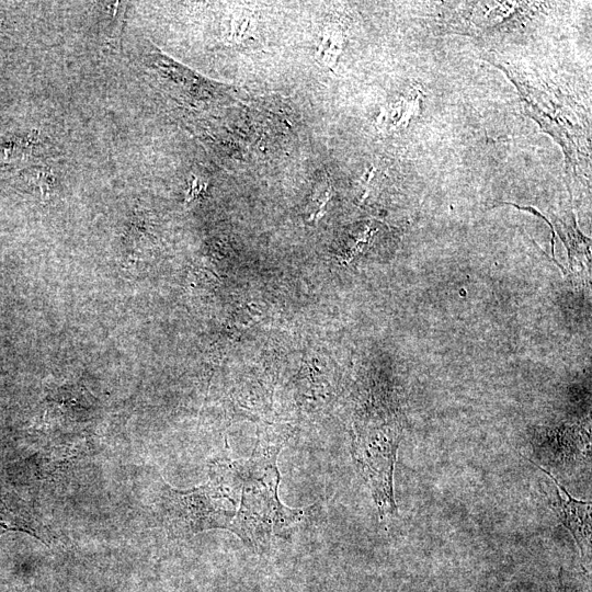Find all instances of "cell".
Wrapping results in <instances>:
<instances>
[{
  "label": "cell",
  "mask_w": 592,
  "mask_h": 592,
  "mask_svg": "<svg viewBox=\"0 0 592 592\" xmlns=\"http://www.w3.org/2000/svg\"><path fill=\"white\" fill-rule=\"evenodd\" d=\"M474 5L468 7L466 16L459 15L458 19L467 22L457 25L462 29L470 30H488L500 26L519 11L526 9L525 2H473Z\"/></svg>",
  "instance_id": "obj_5"
},
{
  "label": "cell",
  "mask_w": 592,
  "mask_h": 592,
  "mask_svg": "<svg viewBox=\"0 0 592 592\" xmlns=\"http://www.w3.org/2000/svg\"><path fill=\"white\" fill-rule=\"evenodd\" d=\"M22 522L12 516L7 508H0V535L9 530H22Z\"/></svg>",
  "instance_id": "obj_10"
},
{
  "label": "cell",
  "mask_w": 592,
  "mask_h": 592,
  "mask_svg": "<svg viewBox=\"0 0 592 592\" xmlns=\"http://www.w3.org/2000/svg\"><path fill=\"white\" fill-rule=\"evenodd\" d=\"M251 20L248 15L235 16L231 21L228 38L232 44H240L249 32Z\"/></svg>",
  "instance_id": "obj_9"
},
{
  "label": "cell",
  "mask_w": 592,
  "mask_h": 592,
  "mask_svg": "<svg viewBox=\"0 0 592 592\" xmlns=\"http://www.w3.org/2000/svg\"><path fill=\"white\" fill-rule=\"evenodd\" d=\"M236 504L237 501L214 480L189 491L168 488L162 500L163 521L178 536L212 528L229 530Z\"/></svg>",
  "instance_id": "obj_2"
},
{
  "label": "cell",
  "mask_w": 592,
  "mask_h": 592,
  "mask_svg": "<svg viewBox=\"0 0 592 592\" xmlns=\"http://www.w3.org/2000/svg\"><path fill=\"white\" fill-rule=\"evenodd\" d=\"M533 464L551 480V485H548L545 490L549 505L561 524L568 528L583 556L590 550L591 545V503L572 498L549 471L538 464Z\"/></svg>",
  "instance_id": "obj_4"
},
{
  "label": "cell",
  "mask_w": 592,
  "mask_h": 592,
  "mask_svg": "<svg viewBox=\"0 0 592 592\" xmlns=\"http://www.w3.org/2000/svg\"><path fill=\"white\" fill-rule=\"evenodd\" d=\"M570 433V431L559 432L561 439H555V444L542 442L540 445L543 446H539L540 453L538 454L540 455L538 456L547 463H555V465L570 463L579 459L581 456L585 457L589 444H587V441L582 440L581 436L574 439L577 437V432L569 439Z\"/></svg>",
  "instance_id": "obj_6"
},
{
  "label": "cell",
  "mask_w": 592,
  "mask_h": 592,
  "mask_svg": "<svg viewBox=\"0 0 592 592\" xmlns=\"http://www.w3.org/2000/svg\"><path fill=\"white\" fill-rule=\"evenodd\" d=\"M509 73L520 91L522 102L528 115L562 146L574 171L581 167L580 161L590 167V141L585 127H581L578 116L569 105L559 101L554 93L533 86L516 70L508 68Z\"/></svg>",
  "instance_id": "obj_3"
},
{
  "label": "cell",
  "mask_w": 592,
  "mask_h": 592,
  "mask_svg": "<svg viewBox=\"0 0 592 592\" xmlns=\"http://www.w3.org/2000/svg\"><path fill=\"white\" fill-rule=\"evenodd\" d=\"M560 588H561V592H577L572 588V585L571 584L569 585L568 583H566L561 577H560Z\"/></svg>",
  "instance_id": "obj_11"
},
{
  "label": "cell",
  "mask_w": 592,
  "mask_h": 592,
  "mask_svg": "<svg viewBox=\"0 0 592 592\" xmlns=\"http://www.w3.org/2000/svg\"><path fill=\"white\" fill-rule=\"evenodd\" d=\"M342 29L331 23L326 25L321 34L320 44L315 53L316 58L327 67H333L342 49Z\"/></svg>",
  "instance_id": "obj_7"
},
{
  "label": "cell",
  "mask_w": 592,
  "mask_h": 592,
  "mask_svg": "<svg viewBox=\"0 0 592 592\" xmlns=\"http://www.w3.org/2000/svg\"><path fill=\"white\" fill-rule=\"evenodd\" d=\"M282 444L263 447L249 459L218 463L212 480L237 501L239 509L229 526L251 548L270 543L273 536L287 538L304 516V510L289 509L278 498L280 473L276 460Z\"/></svg>",
  "instance_id": "obj_1"
},
{
  "label": "cell",
  "mask_w": 592,
  "mask_h": 592,
  "mask_svg": "<svg viewBox=\"0 0 592 592\" xmlns=\"http://www.w3.org/2000/svg\"><path fill=\"white\" fill-rule=\"evenodd\" d=\"M106 9L109 12L105 18V34L111 43L116 44L122 33L126 3L110 2L107 3Z\"/></svg>",
  "instance_id": "obj_8"
}]
</instances>
